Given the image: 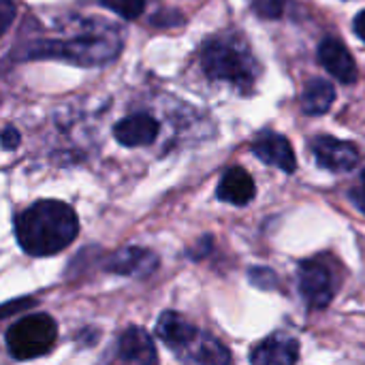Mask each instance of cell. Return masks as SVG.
I'll list each match as a JSON object with an SVG mask.
<instances>
[{"mask_svg":"<svg viewBox=\"0 0 365 365\" xmlns=\"http://www.w3.org/2000/svg\"><path fill=\"white\" fill-rule=\"evenodd\" d=\"M312 152H314L317 163L323 169L334 171V173L351 171L359 163V150H357L355 143L342 141V139H336V137H327V135L319 137L312 143Z\"/></svg>","mask_w":365,"mask_h":365,"instance_id":"obj_7","label":"cell"},{"mask_svg":"<svg viewBox=\"0 0 365 365\" xmlns=\"http://www.w3.org/2000/svg\"><path fill=\"white\" fill-rule=\"evenodd\" d=\"M195 325L188 323L184 317H180L178 312H165L160 319H158V325H156V336L171 349L175 351L180 344H184L192 334H195Z\"/></svg>","mask_w":365,"mask_h":365,"instance_id":"obj_16","label":"cell"},{"mask_svg":"<svg viewBox=\"0 0 365 365\" xmlns=\"http://www.w3.org/2000/svg\"><path fill=\"white\" fill-rule=\"evenodd\" d=\"M56 338L58 325L49 314H28L6 331V349L15 359L26 361L47 355L53 349Z\"/></svg>","mask_w":365,"mask_h":365,"instance_id":"obj_4","label":"cell"},{"mask_svg":"<svg viewBox=\"0 0 365 365\" xmlns=\"http://www.w3.org/2000/svg\"><path fill=\"white\" fill-rule=\"evenodd\" d=\"M101 2L124 19H137L145 11V0H101Z\"/></svg>","mask_w":365,"mask_h":365,"instance_id":"obj_17","label":"cell"},{"mask_svg":"<svg viewBox=\"0 0 365 365\" xmlns=\"http://www.w3.org/2000/svg\"><path fill=\"white\" fill-rule=\"evenodd\" d=\"M173 353L184 365H231L229 349L201 329H195V334Z\"/></svg>","mask_w":365,"mask_h":365,"instance_id":"obj_6","label":"cell"},{"mask_svg":"<svg viewBox=\"0 0 365 365\" xmlns=\"http://www.w3.org/2000/svg\"><path fill=\"white\" fill-rule=\"evenodd\" d=\"M201 66L210 79L229 81L242 90H248L259 75V64L248 45L233 34H220L205 41L201 49Z\"/></svg>","mask_w":365,"mask_h":365,"instance_id":"obj_3","label":"cell"},{"mask_svg":"<svg viewBox=\"0 0 365 365\" xmlns=\"http://www.w3.org/2000/svg\"><path fill=\"white\" fill-rule=\"evenodd\" d=\"M351 199H353V203L364 212L365 216V190H361V188H359V190H353V192H351Z\"/></svg>","mask_w":365,"mask_h":365,"instance_id":"obj_24","label":"cell"},{"mask_svg":"<svg viewBox=\"0 0 365 365\" xmlns=\"http://www.w3.org/2000/svg\"><path fill=\"white\" fill-rule=\"evenodd\" d=\"M284 4H287V0H255L252 9L265 19H278V17H282Z\"/></svg>","mask_w":365,"mask_h":365,"instance_id":"obj_18","label":"cell"},{"mask_svg":"<svg viewBox=\"0 0 365 365\" xmlns=\"http://www.w3.org/2000/svg\"><path fill=\"white\" fill-rule=\"evenodd\" d=\"M361 182H364V188H361V190H365V171H364V175H361Z\"/></svg>","mask_w":365,"mask_h":365,"instance_id":"obj_25","label":"cell"},{"mask_svg":"<svg viewBox=\"0 0 365 365\" xmlns=\"http://www.w3.org/2000/svg\"><path fill=\"white\" fill-rule=\"evenodd\" d=\"M124 45V30L109 19L94 15H71L56 24L53 34L30 36L15 45L13 60L58 58L77 66H101L115 60Z\"/></svg>","mask_w":365,"mask_h":365,"instance_id":"obj_1","label":"cell"},{"mask_svg":"<svg viewBox=\"0 0 365 365\" xmlns=\"http://www.w3.org/2000/svg\"><path fill=\"white\" fill-rule=\"evenodd\" d=\"M336 101V88L327 79H312L302 94V111L310 115H321L331 109Z\"/></svg>","mask_w":365,"mask_h":365,"instance_id":"obj_15","label":"cell"},{"mask_svg":"<svg viewBox=\"0 0 365 365\" xmlns=\"http://www.w3.org/2000/svg\"><path fill=\"white\" fill-rule=\"evenodd\" d=\"M269 276H274L269 269H250V280H252V284H257L259 289H274L276 284L274 282H269V280H265V278H269Z\"/></svg>","mask_w":365,"mask_h":365,"instance_id":"obj_21","label":"cell"},{"mask_svg":"<svg viewBox=\"0 0 365 365\" xmlns=\"http://www.w3.org/2000/svg\"><path fill=\"white\" fill-rule=\"evenodd\" d=\"M160 133V124L150 113H133L124 120H120L113 126V137L124 148H143L152 145Z\"/></svg>","mask_w":365,"mask_h":365,"instance_id":"obj_9","label":"cell"},{"mask_svg":"<svg viewBox=\"0 0 365 365\" xmlns=\"http://www.w3.org/2000/svg\"><path fill=\"white\" fill-rule=\"evenodd\" d=\"M353 28H355L357 36H359V38H361V41H364V43H365V11H359V13L355 15Z\"/></svg>","mask_w":365,"mask_h":365,"instance_id":"obj_23","label":"cell"},{"mask_svg":"<svg viewBox=\"0 0 365 365\" xmlns=\"http://www.w3.org/2000/svg\"><path fill=\"white\" fill-rule=\"evenodd\" d=\"M19 141H21V135L15 126H4L0 130V145L4 150H15L19 145Z\"/></svg>","mask_w":365,"mask_h":365,"instance_id":"obj_20","label":"cell"},{"mask_svg":"<svg viewBox=\"0 0 365 365\" xmlns=\"http://www.w3.org/2000/svg\"><path fill=\"white\" fill-rule=\"evenodd\" d=\"M17 13V6L13 0H0V36L9 30Z\"/></svg>","mask_w":365,"mask_h":365,"instance_id":"obj_19","label":"cell"},{"mask_svg":"<svg viewBox=\"0 0 365 365\" xmlns=\"http://www.w3.org/2000/svg\"><path fill=\"white\" fill-rule=\"evenodd\" d=\"M120 359L133 365H156L158 355L150 334L141 327H128L118 342Z\"/></svg>","mask_w":365,"mask_h":365,"instance_id":"obj_13","label":"cell"},{"mask_svg":"<svg viewBox=\"0 0 365 365\" xmlns=\"http://www.w3.org/2000/svg\"><path fill=\"white\" fill-rule=\"evenodd\" d=\"M32 304H34L32 299H19V302H11V304H6V306H2V308H0V317H9L13 310H17V312H19V310H24V308H30Z\"/></svg>","mask_w":365,"mask_h":365,"instance_id":"obj_22","label":"cell"},{"mask_svg":"<svg viewBox=\"0 0 365 365\" xmlns=\"http://www.w3.org/2000/svg\"><path fill=\"white\" fill-rule=\"evenodd\" d=\"M252 152L259 160H263L265 165H272L284 173H293L297 169L295 152H293L289 139L274 130H263L252 141Z\"/></svg>","mask_w":365,"mask_h":365,"instance_id":"obj_8","label":"cell"},{"mask_svg":"<svg viewBox=\"0 0 365 365\" xmlns=\"http://www.w3.org/2000/svg\"><path fill=\"white\" fill-rule=\"evenodd\" d=\"M299 278V293L308 302L310 308H327L336 295V284H334V274L331 267L319 259H308L299 263L297 269Z\"/></svg>","mask_w":365,"mask_h":365,"instance_id":"obj_5","label":"cell"},{"mask_svg":"<svg viewBox=\"0 0 365 365\" xmlns=\"http://www.w3.org/2000/svg\"><path fill=\"white\" fill-rule=\"evenodd\" d=\"M79 220L71 205L53 199L36 201L15 218V237L30 257H51L75 242Z\"/></svg>","mask_w":365,"mask_h":365,"instance_id":"obj_2","label":"cell"},{"mask_svg":"<svg viewBox=\"0 0 365 365\" xmlns=\"http://www.w3.org/2000/svg\"><path fill=\"white\" fill-rule=\"evenodd\" d=\"M255 192H257L255 180L242 167L227 169L225 175L220 178V184L216 190L218 199L225 203H231V205H248L255 199Z\"/></svg>","mask_w":365,"mask_h":365,"instance_id":"obj_14","label":"cell"},{"mask_svg":"<svg viewBox=\"0 0 365 365\" xmlns=\"http://www.w3.org/2000/svg\"><path fill=\"white\" fill-rule=\"evenodd\" d=\"M319 60L327 68L329 75H334L340 83H355L357 81V64L346 45L338 38H325L319 45Z\"/></svg>","mask_w":365,"mask_h":365,"instance_id":"obj_12","label":"cell"},{"mask_svg":"<svg viewBox=\"0 0 365 365\" xmlns=\"http://www.w3.org/2000/svg\"><path fill=\"white\" fill-rule=\"evenodd\" d=\"M299 359V342L287 334H274L259 342L250 353L252 365H295Z\"/></svg>","mask_w":365,"mask_h":365,"instance_id":"obj_11","label":"cell"},{"mask_svg":"<svg viewBox=\"0 0 365 365\" xmlns=\"http://www.w3.org/2000/svg\"><path fill=\"white\" fill-rule=\"evenodd\" d=\"M107 272L120 274V276H133V278H145L158 267V257L152 250L128 246L120 248L107 259Z\"/></svg>","mask_w":365,"mask_h":365,"instance_id":"obj_10","label":"cell"}]
</instances>
